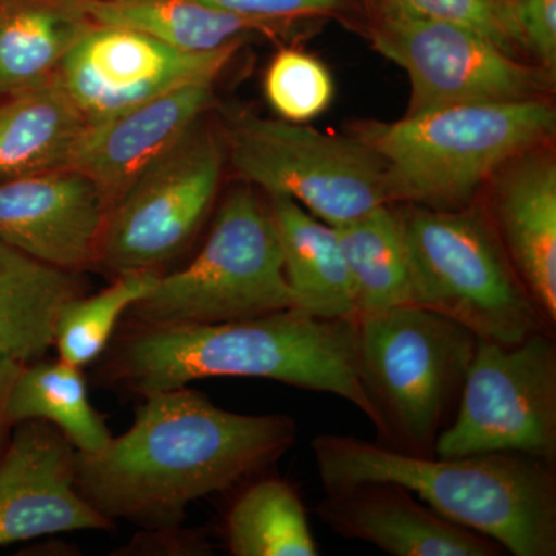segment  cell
I'll use <instances>...</instances> for the list:
<instances>
[{"instance_id": "cell-1", "label": "cell", "mask_w": 556, "mask_h": 556, "mask_svg": "<svg viewBox=\"0 0 556 556\" xmlns=\"http://www.w3.org/2000/svg\"><path fill=\"white\" fill-rule=\"evenodd\" d=\"M142 397L126 433L76 452L80 496L112 522L174 529L190 504L262 473L298 439L291 416L228 412L189 387Z\"/></svg>"}, {"instance_id": "cell-2", "label": "cell", "mask_w": 556, "mask_h": 556, "mask_svg": "<svg viewBox=\"0 0 556 556\" xmlns=\"http://www.w3.org/2000/svg\"><path fill=\"white\" fill-rule=\"evenodd\" d=\"M110 372L141 396L207 378L276 380L345 399L376 424L358 379L356 318L292 308L219 324L138 325Z\"/></svg>"}, {"instance_id": "cell-3", "label": "cell", "mask_w": 556, "mask_h": 556, "mask_svg": "<svg viewBox=\"0 0 556 556\" xmlns=\"http://www.w3.org/2000/svg\"><path fill=\"white\" fill-rule=\"evenodd\" d=\"M325 492L394 482L457 526L515 556L556 555L555 463L521 453L419 456L354 437L313 439Z\"/></svg>"}, {"instance_id": "cell-4", "label": "cell", "mask_w": 556, "mask_h": 556, "mask_svg": "<svg viewBox=\"0 0 556 556\" xmlns=\"http://www.w3.org/2000/svg\"><path fill=\"white\" fill-rule=\"evenodd\" d=\"M546 98L452 105L354 129L382 161L390 204L456 211L471 206L508 161L555 134Z\"/></svg>"}, {"instance_id": "cell-5", "label": "cell", "mask_w": 556, "mask_h": 556, "mask_svg": "<svg viewBox=\"0 0 556 556\" xmlns=\"http://www.w3.org/2000/svg\"><path fill=\"white\" fill-rule=\"evenodd\" d=\"M477 345L470 329L420 306L356 318L358 379L375 408L380 444L434 456Z\"/></svg>"}, {"instance_id": "cell-6", "label": "cell", "mask_w": 556, "mask_h": 556, "mask_svg": "<svg viewBox=\"0 0 556 556\" xmlns=\"http://www.w3.org/2000/svg\"><path fill=\"white\" fill-rule=\"evenodd\" d=\"M407 249L409 305L434 311L478 339L514 345L555 331L527 291L484 207L396 208Z\"/></svg>"}, {"instance_id": "cell-7", "label": "cell", "mask_w": 556, "mask_h": 556, "mask_svg": "<svg viewBox=\"0 0 556 556\" xmlns=\"http://www.w3.org/2000/svg\"><path fill=\"white\" fill-rule=\"evenodd\" d=\"M294 308L269 206L251 188L219 207L206 243L186 268L159 283L129 314L137 325L243 320Z\"/></svg>"}, {"instance_id": "cell-8", "label": "cell", "mask_w": 556, "mask_h": 556, "mask_svg": "<svg viewBox=\"0 0 556 556\" xmlns=\"http://www.w3.org/2000/svg\"><path fill=\"white\" fill-rule=\"evenodd\" d=\"M228 149L248 185L294 200L332 228L390 204L382 161L354 135L240 115L230 123Z\"/></svg>"}, {"instance_id": "cell-9", "label": "cell", "mask_w": 556, "mask_h": 556, "mask_svg": "<svg viewBox=\"0 0 556 556\" xmlns=\"http://www.w3.org/2000/svg\"><path fill=\"white\" fill-rule=\"evenodd\" d=\"M555 331L514 345L478 339L455 415L434 456L521 453L556 459Z\"/></svg>"}, {"instance_id": "cell-10", "label": "cell", "mask_w": 556, "mask_h": 556, "mask_svg": "<svg viewBox=\"0 0 556 556\" xmlns=\"http://www.w3.org/2000/svg\"><path fill=\"white\" fill-rule=\"evenodd\" d=\"M369 7L372 47L408 75L407 116L452 105L540 100L551 89L554 75L477 30L379 3Z\"/></svg>"}, {"instance_id": "cell-11", "label": "cell", "mask_w": 556, "mask_h": 556, "mask_svg": "<svg viewBox=\"0 0 556 556\" xmlns=\"http://www.w3.org/2000/svg\"><path fill=\"white\" fill-rule=\"evenodd\" d=\"M223 150L197 124L109 207L98 260L116 274L156 270L195 236L214 203Z\"/></svg>"}, {"instance_id": "cell-12", "label": "cell", "mask_w": 556, "mask_h": 556, "mask_svg": "<svg viewBox=\"0 0 556 556\" xmlns=\"http://www.w3.org/2000/svg\"><path fill=\"white\" fill-rule=\"evenodd\" d=\"M240 46L185 53L127 28L91 24L58 79L89 126L201 79H217Z\"/></svg>"}, {"instance_id": "cell-13", "label": "cell", "mask_w": 556, "mask_h": 556, "mask_svg": "<svg viewBox=\"0 0 556 556\" xmlns=\"http://www.w3.org/2000/svg\"><path fill=\"white\" fill-rule=\"evenodd\" d=\"M112 525L78 492L72 442L43 420L22 422L0 455V547Z\"/></svg>"}, {"instance_id": "cell-14", "label": "cell", "mask_w": 556, "mask_h": 556, "mask_svg": "<svg viewBox=\"0 0 556 556\" xmlns=\"http://www.w3.org/2000/svg\"><path fill=\"white\" fill-rule=\"evenodd\" d=\"M109 206L83 172L64 167L0 181V241L70 273L98 260Z\"/></svg>"}, {"instance_id": "cell-15", "label": "cell", "mask_w": 556, "mask_h": 556, "mask_svg": "<svg viewBox=\"0 0 556 556\" xmlns=\"http://www.w3.org/2000/svg\"><path fill=\"white\" fill-rule=\"evenodd\" d=\"M318 518L346 540L391 556H503L500 544L439 515L405 486L367 481L331 490Z\"/></svg>"}, {"instance_id": "cell-16", "label": "cell", "mask_w": 556, "mask_h": 556, "mask_svg": "<svg viewBox=\"0 0 556 556\" xmlns=\"http://www.w3.org/2000/svg\"><path fill=\"white\" fill-rule=\"evenodd\" d=\"M215 79L185 84L87 127L68 167L86 174L112 206L131 182L181 141L214 102Z\"/></svg>"}, {"instance_id": "cell-17", "label": "cell", "mask_w": 556, "mask_h": 556, "mask_svg": "<svg viewBox=\"0 0 556 556\" xmlns=\"http://www.w3.org/2000/svg\"><path fill=\"white\" fill-rule=\"evenodd\" d=\"M490 179L486 217L538 308L556 327V164L536 148Z\"/></svg>"}, {"instance_id": "cell-18", "label": "cell", "mask_w": 556, "mask_h": 556, "mask_svg": "<svg viewBox=\"0 0 556 556\" xmlns=\"http://www.w3.org/2000/svg\"><path fill=\"white\" fill-rule=\"evenodd\" d=\"M93 24L127 28L185 53H214L254 35L294 30L295 21L241 16L200 0H80Z\"/></svg>"}, {"instance_id": "cell-19", "label": "cell", "mask_w": 556, "mask_h": 556, "mask_svg": "<svg viewBox=\"0 0 556 556\" xmlns=\"http://www.w3.org/2000/svg\"><path fill=\"white\" fill-rule=\"evenodd\" d=\"M294 309L320 318H356L353 285L332 226L288 197L270 195Z\"/></svg>"}, {"instance_id": "cell-20", "label": "cell", "mask_w": 556, "mask_h": 556, "mask_svg": "<svg viewBox=\"0 0 556 556\" xmlns=\"http://www.w3.org/2000/svg\"><path fill=\"white\" fill-rule=\"evenodd\" d=\"M80 295L78 273L0 241V356L25 365L39 361L54 345L62 311Z\"/></svg>"}, {"instance_id": "cell-21", "label": "cell", "mask_w": 556, "mask_h": 556, "mask_svg": "<svg viewBox=\"0 0 556 556\" xmlns=\"http://www.w3.org/2000/svg\"><path fill=\"white\" fill-rule=\"evenodd\" d=\"M91 24L80 0H0V97L56 78Z\"/></svg>"}, {"instance_id": "cell-22", "label": "cell", "mask_w": 556, "mask_h": 556, "mask_svg": "<svg viewBox=\"0 0 556 556\" xmlns=\"http://www.w3.org/2000/svg\"><path fill=\"white\" fill-rule=\"evenodd\" d=\"M89 124L60 79L0 104V181L68 167Z\"/></svg>"}, {"instance_id": "cell-23", "label": "cell", "mask_w": 556, "mask_h": 556, "mask_svg": "<svg viewBox=\"0 0 556 556\" xmlns=\"http://www.w3.org/2000/svg\"><path fill=\"white\" fill-rule=\"evenodd\" d=\"M334 229L353 285L356 318L409 305L407 249L396 208L382 204Z\"/></svg>"}, {"instance_id": "cell-24", "label": "cell", "mask_w": 556, "mask_h": 556, "mask_svg": "<svg viewBox=\"0 0 556 556\" xmlns=\"http://www.w3.org/2000/svg\"><path fill=\"white\" fill-rule=\"evenodd\" d=\"M11 427L27 420L53 424L78 453H98L112 441L100 413L90 404L80 368L64 361L24 365L11 388Z\"/></svg>"}, {"instance_id": "cell-25", "label": "cell", "mask_w": 556, "mask_h": 556, "mask_svg": "<svg viewBox=\"0 0 556 556\" xmlns=\"http://www.w3.org/2000/svg\"><path fill=\"white\" fill-rule=\"evenodd\" d=\"M233 556H317L316 538L298 490L278 478L262 479L241 493L226 519Z\"/></svg>"}, {"instance_id": "cell-26", "label": "cell", "mask_w": 556, "mask_h": 556, "mask_svg": "<svg viewBox=\"0 0 556 556\" xmlns=\"http://www.w3.org/2000/svg\"><path fill=\"white\" fill-rule=\"evenodd\" d=\"M156 270H134L118 278L98 294H86L70 302L58 320L54 346L61 361L83 368L104 353L119 318L141 302L159 283Z\"/></svg>"}, {"instance_id": "cell-27", "label": "cell", "mask_w": 556, "mask_h": 556, "mask_svg": "<svg viewBox=\"0 0 556 556\" xmlns=\"http://www.w3.org/2000/svg\"><path fill=\"white\" fill-rule=\"evenodd\" d=\"M270 108L289 123L303 124L320 116L334 97V83L324 62L299 49L278 51L265 76Z\"/></svg>"}, {"instance_id": "cell-28", "label": "cell", "mask_w": 556, "mask_h": 556, "mask_svg": "<svg viewBox=\"0 0 556 556\" xmlns=\"http://www.w3.org/2000/svg\"><path fill=\"white\" fill-rule=\"evenodd\" d=\"M369 3L464 25L486 36L511 56L525 60L515 38L508 0H369Z\"/></svg>"}, {"instance_id": "cell-29", "label": "cell", "mask_w": 556, "mask_h": 556, "mask_svg": "<svg viewBox=\"0 0 556 556\" xmlns=\"http://www.w3.org/2000/svg\"><path fill=\"white\" fill-rule=\"evenodd\" d=\"M508 11L522 56L555 75L556 0H508Z\"/></svg>"}, {"instance_id": "cell-30", "label": "cell", "mask_w": 556, "mask_h": 556, "mask_svg": "<svg viewBox=\"0 0 556 556\" xmlns=\"http://www.w3.org/2000/svg\"><path fill=\"white\" fill-rule=\"evenodd\" d=\"M219 10L266 21H298L345 10L351 0H200Z\"/></svg>"}, {"instance_id": "cell-31", "label": "cell", "mask_w": 556, "mask_h": 556, "mask_svg": "<svg viewBox=\"0 0 556 556\" xmlns=\"http://www.w3.org/2000/svg\"><path fill=\"white\" fill-rule=\"evenodd\" d=\"M24 365L14 358L0 356V455L3 453V444H5L7 433L11 427L9 416H7L11 388L16 382Z\"/></svg>"}]
</instances>
